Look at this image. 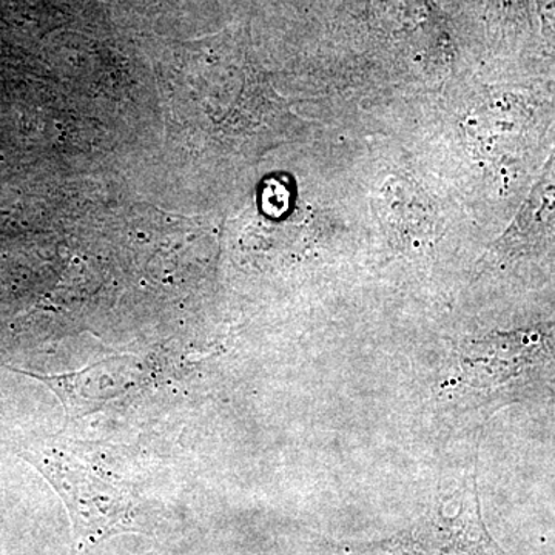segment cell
Instances as JSON below:
<instances>
[{
	"label": "cell",
	"instance_id": "obj_3",
	"mask_svg": "<svg viewBox=\"0 0 555 555\" xmlns=\"http://www.w3.org/2000/svg\"><path fill=\"white\" fill-rule=\"evenodd\" d=\"M547 258H555V144L509 228L489 247L481 268H514Z\"/></svg>",
	"mask_w": 555,
	"mask_h": 555
},
{
	"label": "cell",
	"instance_id": "obj_2",
	"mask_svg": "<svg viewBox=\"0 0 555 555\" xmlns=\"http://www.w3.org/2000/svg\"><path fill=\"white\" fill-rule=\"evenodd\" d=\"M555 343V320L514 331L465 338L456 346V382L495 390L543 363Z\"/></svg>",
	"mask_w": 555,
	"mask_h": 555
},
{
	"label": "cell",
	"instance_id": "obj_4",
	"mask_svg": "<svg viewBox=\"0 0 555 555\" xmlns=\"http://www.w3.org/2000/svg\"><path fill=\"white\" fill-rule=\"evenodd\" d=\"M10 369L49 387L60 398L68 422L94 414L112 401L138 389L147 374L134 356L105 358L68 374L43 375L27 369Z\"/></svg>",
	"mask_w": 555,
	"mask_h": 555
},
{
	"label": "cell",
	"instance_id": "obj_5",
	"mask_svg": "<svg viewBox=\"0 0 555 555\" xmlns=\"http://www.w3.org/2000/svg\"><path fill=\"white\" fill-rule=\"evenodd\" d=\"M540 17H542L543 33L555 49V0H537Z\"/></svg>",
	"mask_w": 555,
	"mask_h": 555
},
{
	"label": "cell",
	"instance_id": "obj_1",
	"mask_svg": "<svg viewBox=\"0 0 555 555\" xmlns=\"http://www.w3.org/2000/svg\"><path fill=\"white\" fill-rule=\"evenodd\" d=\"M27 460L61 496L78 551L109 537L138 532L139 500L87 443L50 438L22 449Z\"/></svg>",
	"mask_w": 555,
	"mask_h": 555
}]
</instances>
